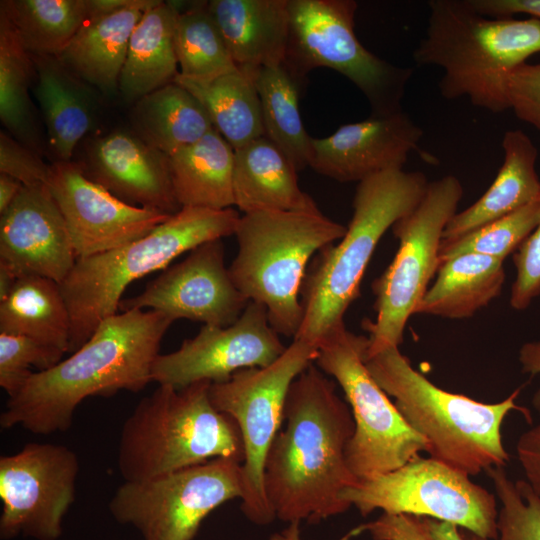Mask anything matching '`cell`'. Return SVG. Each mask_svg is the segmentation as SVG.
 Returning <instances> with one entry per match:
<instances>
[{"label": "cell", "instance_id": "obj_1", "mask_svg": "<svg viewBox=\"0 0 540 540\" xmlns=\"http://www.w3.org/2000/svg\"><path fill=\"white\" fill-rule=\"evenodd\" d=\"M283 417L264 467L275 518L318 523L346 512L341 492L358 482L346 458L354 420L335 382L310 364L292 382Z\"/></svg>", "mask_w": 540, "mask_h": 540}, {"label": "cell", "instance_id": "obj_2", "mask_svg": "<svg viewBox=\"0 0 540 540\" xmlns=\"http://www.w3.org/2000/svg\"><path fill=\"white\" fill-rule=\"evenodd\" d=\"M172 322L161 312L140 309L103 320L79 349L54 367L34 372L8 399L1 427L21 426L38 435L64 432L86 398L141 391L152 382V367Z\"/></svg>", "mask_w": 540, "mask_h": 540}, {"label": "cell", "instance_id": "obj_3", "mask_svg": "<svg viewBox=\"0 0 540 540\" xmlns=\"http://www.w3.org/2000/svg\"><path fill=\"white\" fill-rule=\"evenodd\" d=\"M428 8L414 62L443 71L438 86L445 99L464 97L492 113L508 110L506 79L540 53V19L484 16L467 0H431Z\"/></svg>", "mask_w": 540, "mask_h": 540}, {"label": "cell", "instance_id": "obj_4", "mask_svg": "<svg viewBox=\"0 0 540 540\" xmlns=\"http://www.w3.org/2000/svg\"><path fill=\"white\" fill-rule=\"evenodd\" d=\"M364 360L408 425L426 440L430 457L469 476L507 464L501 433L505 418L520 411L530 419L529 410L516 404L520 389L500 402L484 403L437 387L412 367L399 347Z\"/></svg>", "mask_w": 540, "mask_h": 540}, {"label": "cell", "instance_id": "obj_5", "mask_svg": "<svg viewBox=\"0 0 540 540\" xmlns=\"http://www.w3.org/2000/svg\"><path fill=\"white\" fill-rule=\"evenodd\" d=\"M428 180L421 171L392 169L358 182L346 233L330 244L306 273L301 288L302 321L297 335L318 347L344 324L358 297L367 265L385 232L422 200Z\"/></svg>", "mask_w": 540, "mask_h": 540}, {"label": "cell", "instance_id": "obj_6", "mask_svg": "<svg viewBox=\"0 0 540 540\" xmlns=\"http://www.w3.org/2000/svg\"><path fill=\"white\" fill-rule=\"evenodd\" d=\"M211 382L159 385L124 421L117 465L127 482L144 481L216 458L244 461L239 427L212 405Z\"/></svg>", "mask_w": 540, "mask_h": 540}, {"label": "cell", "instance_id": "obj_7", "mask_svg": "<svg viewBox=\"0 0 540 540\" xmlns=\"http://www.w3.org/2000/svg\"><path fill=\"white\" fill-rule=\"evenodd\" d=\"M239 218L232 208L182 207L140 239L76 259L59 283L71 319L68 352L79 349L103 320L117 314L130 283L166 269L205 242L234 235Z\"/></svg>", "mask_w": 540, "mask_h": 540}, {"label": "cell", "instance_id": "obj_8", "mask_svg": "<svg viewBox=\"0 0 540 540\" xmlns=\"http://www.w3.org/2000/svg\"><path fill=\"white\" fill-rule=\"evenodd\" d=\"M346 230L321 211L260 210L240 216L234 233L238 251L228 270L238 290L265 307L278 335H297L307 264Z\"/></svg>", "mask_w": 540, "mask_h": 540}, {"label": "cell", "instance_id": "obj_9", "mask_svg": "<svg viewBox=\"0 0 540 540\" xmlns=\"http://www.w3.org/2000/svg\"><path fill=\"white\" fill-rule=\"evenodd\" d=\"M357 8L354 0H289L282 64L301 85L315 68L335 70L362 92L371 115L400 112L413 69L379 58L362 45L354 31Z\"/></svg>", "mask_w": 540, "mask_h": 540}, {"label": "cell", "instance_id": "obj_10", "mask_svg": "<svg viewBox=\"0 0 540 540\" xmlns=\"http://www.w3.org/2000/svg\"><path fill=\"white\" fill-rule=\"evenodd\" d=\"M463 193L461 182L453 175L429 182L419 204L392 226L399 247L384 273L372 283L376 319L363 324L369 332L365 358L402 344L406 324L437 273L443 233L457 213Z\"/></svg>", "mask_w": 540, "mask_h": 540}, {"label": "cell", "instance_id": "obj_11", "mask_svg": "<svg viewBox=\"0 0 540 540\" xmlns=\"http://www.w3.org/2000/svg\"><path fill=\"white\" fill-rule=\"evenodd\" d=\"M367 346L368 337L342 324L320 342L315 360L339 384L350 407L354 432L346 458L358 480L393 471L427 450L426 440L408 425L367 370Z\"/></svg>", "mask_w": 540, "mask_h": 540}, {"label": "cell", "instance_id": "obj_12", "mask_svg": "<svg viewBox=\"0 0 540 540\" xmlns=\"http://www.w3.org/2000/svg\"><path fill=\"white\" fill-rule=\"evenodd\" d=\"M317 356V346L293 339L270 365L241 369L225 382L211 383L212 405L232 417L240 430L244 446L241 510L255 524L275 519L265 493V460L281 429L289 388Z\"/></svg>", "mask_w": 540, "mask_h": 540}, {"label": "cell", "instance_id": "obj_13", "mask_svg": "<svg viewBox=\"0 0 540 540\" xmlns=\"http://www.w3.org/2000/svg\"><path fill=\"white\" fill-rule=\"evenodd\" d=\"M340 497L363 516L379 509L449 522L483 539L498 536L496 495L432 457L419 455L393 471L358 480Z\"/></svg>", "mask_w": 540, "mask_h": 540}, {"label": "cell", "instance_id": "obj_14", "mask_svg": "<svg viewBox=\"0 0 540 540\" xmlns=\"http://www.w3.org/2000/svg\"><path fill=\"white\" fill-rule=\"evenodd\" d=\"M243 496L242 463L216 458L138 482L124 481L109 501L114 520L143 540H193L217 507Z\"/></svg>", "mask_w": 540, "mask_h": 540}, {"label": "cell", "instance_id": "obj_15", "mask_svg": "<svg viewBox=\"0 0 540 540\" xmlns=\"http://www.w3.org/2000/svg\"><path fill=\"white\" fill-rule=\"evenodd\" d=\"M77 454L64 445L28 443L0 457V537L57 540L75 500Z\"/></svg>", "mask_w": 540, "mask_h": 540}, {"label": "cell", "instance_id": "obj_16", "mask_svg": "<svg viewBox=\"0 0 540 540\" xmlns=\"http://www.w3.org/2000/svg\"><path fill=\"white\" fill-rule=\"evenodd\" d=\"M285 349L269 324L265 307L249 301L232 325H204L177 350L159 354L152 381L174 388L201 381L221 383L238 370L270 365Z\"/></svg>", "mask_w": 540, "mask_h": 540}, {"label": "cell", "instance_id": "obj_17", "mask_svg": "<svg viewBox=\"0 0 540 540\" xmlns=\"http://www.w3.org/2000/svg\"><path fill=\"white\" fill-rule=\"evenodd\" d=\"M248 303L225 266L223 242L216 239L192 249L140 294L122 299L119 309H148L172 321L189 319L227 327L239 319Z\"/></svg>", "mask_w": 540, "mask_h": 540}, {"label": "cell", "instance_id": "obj_18", "mask_svg": "<svg viewBox=\"0 0 540 540\" xmlns=\"http://www.w3.org/2000/svg\"><path fill=\"white\" fill-rule=\"evenodd\" d=\"M47 185L64 216L77 259L140 239L171 216L122 201L72 160L53 162Z\"/></svg>", "mask_w": 540, "mask_h": 540}, {"label": "cell", "instance_id": "obj_19", "mask_svg": "<svg viewBox=\"0 0 540 540\" xmlns=\"http://www.w3.org/2000/svg\"><path fill=\"white\" fill-rule=\"evenodd\" d=\"M422 136L423 130L403 110L370 115L340 126L328 137L311 138L308 166L338 182H360L383 171L402 169L410 153L421 152Z\"/></svg>", "mask_w": 540, "mask_h": 540}, {"label": "cell", "instance_id": "obj_20", "mask_svg": "<svg viewBox=\"0 0 540 540\" xmlns=\"http://www.w3.org/2000/svg\"><path fill=\"white\" fill-rule=\"evenodd\" d=\"M81 142L75 161L84 174L122 201L173 215L180 206L172 184L169 156L133 131L114 130Z\"/></svg>", "mask_w": 540, "mask_h": 540}, {"label": "cell", "instance_id": "obj_21", "mask_svg": "<svg viewBox=\"0 0 540 540\" xmlns=\"http://www.w3.org/2000/svg\"><path fill=\"white\" fill-rule=\"evenodd\" d=\"M0 215V263L18 278L37 275L60 283L77 258L48 185L23 186Z\"/></svg>", "mask_w": 540, "mask_h": 540}, {"label": "cell", "instance_id": "obj_22", "mask_svg": "<svg viewBox=\"0 0 540 540\" xmlns=\"http://www.w3.org/2000/svg\"><path fill=\"white\" fill-rule=\"evenodd\" d=\"M157 0H133L120 9L93 14L56 57L75 76L104 94L119 90L130 37Z\"/></svg>", "mask_w": 540, "mask_h": 540}, {"label": "cell", "instance_id": "obj_23", "mask_svg": "<svg viewBox=\"0 0 540 540\" xmlns=\"http://www.w3.org/2000/svg\"><path fill=\"white\" fill-rule=\"evenodd\" d=\"M207 9L237 68L280 65L289 37V0H212Z\"/></svg>", "mask_w": 540, "mask_h": 540}, {"label": "cell", "instance_id": "obj_24", "mask_svg": "<svg viewBox=\"0 0 540 540\" xmlns=\"http://www.w3.org/2000/svg\"><path fill=\"white\" fill-rule=\"evenodd\" d=\"M31 54V53H30ZM33 93L46 127L55 161H71L76 148L92 130L95 110L88 84L72 74L56 56L31 54Z\"/></svg>", "mask_w": 540, "mask_h": 540}, {"label": "cell", "instance_id": "obj_25", "mask_svg": "<svg viewBox=\"0 0 540 540\" xmlns=\"http://www.w3.org/2000/svg\"><path fill=\"white\" fill-rule=\"evenodd\" d=\"M234 205L242 212L260 210L320 211L298 185L297 170L267 137L234 150Z\"/></svg>", "mask_w": 540, "mask_h": 540}, {"label": "cell", "instance_id": "obj_26", "mask_svg": "<svg viewBox=\"0 0 540 540\" xmlns=\"http://www.w3.org/2000/svg\"><path fill=\"white\" fill-rule=\"evenodd\" d=\"M503 163L485 193L448 222L443 239H453L540 201L536 171L538 150L522 130H508L502 138Z\"/></svg>", "mask_w": 540, "mask_h": 540}, {"label": "cell", "instance_id": "obj_27", "mask_svg": "<svg viewBox=\"0 0 540 540\" xmlns=\"http://www.w3.org/2000/svg\"><path fill=\"white\" fill-rule=\"evenodd\" d=\"M178 12L174 3L158 1L143 13L130 37L119 78V92L125 101L135 103L178 76L174 45Z\"/></svg>", "mask_w": 540, "mask_h": 540}, {"label": "cell", "instance_id": "obj_28", "mask_svg": "<svg viewBox=\"0 0 540 540\" xmlns=\"http://www.w3.org/2000/svg\"><path fill=\"white\" fill-rule=\"evenodd\" d=\"M504 261L465 253L442 263L437 278L417 305L414 314L448 319L473 316L501 293Z\"/></svg>", "mask_w": 540, "mask_h": 540}, {"label": "cell", "instance_id": "obj_29", "mask_svg": "<svg viewBox=\"0 0 540 540\" xmlns=\"http://www.w3.org/2000/svg\"><path fill=\"white\" fill-rule=\"evenodd\" d=\"M169 167L181 207L220 210L234 205V149L215 128L169 155Z\"/></svg>", "mask_w": 540, "mask_h": 540}, {"label": "cell", "instance_id": "obj_30", "mask_svg": "<svg viewBox=\"0 0 540 540\" xmlns=\"http://www.w3.org/2000/svg\"><path fill=\"white\" fill-rule=\"evenodd\" d=\"M130 116L132 131L168 156L214 128L201 102L175 82L137 100Z\"/></svg>", "mask_w": 540, "mask_h": 540}, {"label": "cell", "instance_id": "obj_31", "mask_svg": "<svg viewBox=\"0 0 540 540\" xmlns=\"http://www.w3.org/2000/svg\"><path fill=\"white\" fill-rule=\"evenodd\" d=\"M0 333L27 336L68 352L71 319L59 283L37 275L19 277L0 301Z\"/></svg>", "mask_w": 540, "mask_h": 540}, {"label": "cell", "instance_id": "obj_32", "mask_svg": "<svg viewBox=\"0 0 540 540\" xmlns=\"http://www.w3.org/2000/svg\"><path fill=\"white\" fill-rule=\"evenodd\" d=\"M174 82L201 102L214 128L234 150L264 136L260 99L248 71L238 68L207 80L178 74Z\"/></svg>", "mask_w": 540, "mask_h": 540}, {"label": "cell", "instance_id": "obj_33", "mask_svg": "<svg viewBox=\"0 0 540 540\" xmlns=\"http://www.w3.org/2000/svg\"><path fill=\"white\" fill-rule=\"evenodd\" d=\"M246 71L251 74L260 99L264 136L297 171L304 169L308 166L312 137L306 132L299 111L301 84L283 64Z\"/></svg>", "mask_w": 540, "mask_h": 540}, {"label": "cell", "instance_id": "obj_34", "mask_svg": "<svg viewBox=\"0 0 540 540\" xmlns=\"http://www.w3.org/2000/svg\"><path fill=\"white\" fill-rule=\"evenodd\" d=\"M35 78L33 59L10 21L0 14V119L8 134L38 154L40 131L29 88Z\"/></svg>", "mask_w": 540, "mask_h": 540}, {"label": "cell", "instance_id": "obj_35", "mask_svg": "<svg viewBox=\"0 0 540 540\" xmlns=\"http://www.w3.org/2000/svg\"><path fill=\"white\" fill-rule=\"evenodd\" d=\"M0 14L29 53L57 56L92 12L90 0H2Z\"/></svg>", "mask_w": 540, "mask_h": 540}, {"label": "cell", "instance_id": "obj_36", "mask_svg": "<svg viewBox=\"0 0 540 540\" xmlns=\"http://www.w3.org/2000/svg\"><path fill=\"white\" fill-rule=\"evenodd\" d=\"M174 45L182 77L207 80L238 69L207 2L179 10Z\"/></svg>", "mask_w": 540, "mask_h": 540}, {"label": "cell", "instance_id": "obj_37", "mask_svg": "<svg viewBox=\"0 0 540 540\" xmlns=\"http://www.w3.org/2000/svg\"><path fill=\"white\" fill-rule=\"evenodd\" d=\"M539 220L540 201H536L464 235L442 239L439 266L465 253L482 254L504 261L530 235Z\"/></svg>", "mask_w": 540, "mask_h": 540}, {"label": "cell", "instance_id": "obj_38", "mask_svg": "<svg viewBox=\"0 0 540 540\" xmlns=\"http://www.w3.org/2000/svg\"><path fill=\"white\" fill-rule=\"evenodd\" d=\"M501 506L498 510L495 540H540V498L525 480L513 481L504 467L486 471ZM465 540H490L469 532L462 534Z\"/></svg>", "mask_w": 540, "mask_h": 540}, {"label": "cell", "instance_id": "obj_39", "mask_svg": "<svg viewBox=\"0 0 540 540\" xmlns=\"http://www.w3.org/2000/svg\"><path fill=\"white\" fill-rule=\"evenodd\" d=\"M65 352L33 338L0 333V386L9 398L15 396L34 373L57 365Z\"/></svg>", "mask_w": 540, "mask_h": 540}, {"label": "cell", "instance_id": "obj_40", "mask_svg": "<svg viewBox=\"0 0 540 540\" xmlns=\"http://www.w3.org/2000/svg\"><path fill=\"white\" fill-rule=\"evenodd\" d=\"M516 278L511 288L510 305L526 309L540 295V220L513 255Z\"/></svg>", "mask_w": 540, "mask_h": 540}, {"label": "cell", "instance_id": "obj_41", "mask_svg": "<svg viewBox=\"0 0 540 540\" xmlns=\"http://www.w3.org/2000/svg\"><path fill=\"white\" fill-rule=\"evenodd\" d=\"M509 109L516 117L540 131V63H524L506 79Z\"/></svg>", "mask_w": 540, "mask_h": 540}, {"label": "cell", "instance_id": "obj_42", "mask_svg": "<svg viewBox=\"0 0 540 540\" xmlns=\"http://www.w3.org/2000/svg\"><path fill=\"white\" fill-rule=\"evenodd\" d=\"M50 169L51 165H47L40 154L1 131L0 173L13 177L23 186L47 185Z\"/></svg>", "mask_w": 540, "mask_h": 540}, {"label": "cell", "instance_id": "obj_43", "mask_svg": "<svg viewBox=\"0 0 540 540\" xmlns=\"http://www.w3.org/2000/svg\"><path fill=\"white\" fill-rule=\"evenodd\" d=\"M361 528L369 532L373 540H435L427 518L416 515L382 513Z\"/></svg>", "mask_w": 540, "mask_h": 540}, {"label": "cell", "instance_id": "obj_44", "mask_svg": "<svg viewBox=\"0 0 540 540\" xmlns=\"http://www.w3.org/2000/svg\"><path fill=\"white\" fill-rule=\"evenodd\" d=\"M516 453L525 481L540 498V423L519 436Z\"/></svg>", "mask_w": 540, "mask_h": 540}, {"label": "cell", "instance_id": "obj_45", "mask_svg": "<svg viewBox=\"0 0 540 540\" xmlns=\"http://www.w3.org/2000/svg\"><path fill=\"white\" fill-rule=\"evenodd\" d=\"M478 13L488 17L527 14L540 19V0H467Z\"/></svg>", "mask_w": 540, "mask_h": 540}, {"label": "cell", "instance_id": "obj_46", "mask_svg": "<svg viewBox=\"0 0 540 540\" xmlns=\"http://www.w3.org/2000/svg\"><path fill=\"white\" fill-rule=\"evenodd\" d=\"M523 373L529 375L540 374V341H531L523 344L518 356ZM533 406L540 413V387L532 399Z\"/></svg>", "mask_w": 540, "mask_h": 540}, {"label": "cell", "instance_id": "obj_47", "mask_svg": "<svg viewBox=\"0 0 540 540\" xmlns=\"http://www.w3.org/2000/svg\"><path fill=\"white\" fill-rule=\"evenodd\" d=\"M23 188V184L13 177L0 173V214L14 202Z\"/></svg>", "mask_w": 540, "mask_h": 540}, {"label": "cell", "instance_id": "obj_48", "mask_svg": "<svg viewBox=\"0 0 540 540\" xmlns=\"http://www.w3.org/2000/svg\"><path fill=\"white\" fill-rule=\"evenodd\" d=\"M426 518L429 530L435 540H465L456 525L428 517Z\"/></svg>", "mask_w": 540, "mask_h": 540}, {"label": "cell", "instance_id": "obj_49", "mask_svg": "<svg viewBox=\"0 0 540 540\" xmlns=\"http://www.w3.org/2000/svg\"><path fill=\"white\" fill-rule=\"evenodd\" d=\"M299 524L300 522L289 523L287 528L283 529L281 532L274 533L269 540H301ZM362 532L361 526H358L340 540H349L352 536H356Z\"/></svg>", "mask_w": 540, "mask_h": 540}, {"label": "cell", "instance_id": "obj_50", "mask_svg": "<svg viewBox=\"0 0 540 540\" xmlns=\"http://www.w3.org/2000/svg\"><path fill=\"white\" fill-rule=\"evenodd\" d=\"M18 277L3 263H0V301L13 289Z\"/></svg>", "mask_w": 540, "mask_h": 540}]
</instances>
